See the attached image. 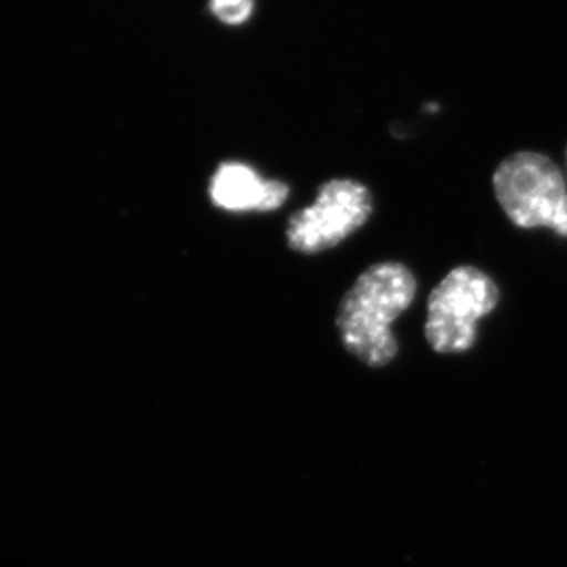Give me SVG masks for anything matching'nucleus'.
<instances>
[{
	"label": "nucleus",
	"instance_id": "2",
	"mask_svg": "<svg viewBox=\"0 0 567 567\" xmlns=\"http://www.w3.org/2000/svg\"><path fill=\"white\" fill-rule=\"evenodd\" d=\"M494 195L518 228H549L567 237V184L549 156L519 151L499 164Z\"/></svg>",
	"mask_w": 567,
	"mask_h": 567
},
{
	"label": "nucleus",
	"instance_id": "7",
	"mask_svg": "<svg viewBox=\"0 0 567 567\" xmlns=\"http://www.w3.org/2000/svg\"><path fill=\"white\" fill-rule=\"evenodd\" d=\"M566 162H567V150H566Z\"/></svg>",
	"mask_w": 567,
	"mask_h": 567
},
{
	"label": "nucleus",
	"instance_id": "3",
	"mask_svg": "<svg viewBox=\"0 0 567 567\" xmlns=\"http://www.w3.org/2000/svg\"><path fill=\"white\" fill-rule=\"evenodd\" d=\"M499 289L482 268L461 265L430 292L424 337L440 354H460L476 346L477 323L496 311Z\"/></svg>",
	"mask_w": 567,
	"mask_h": 567
},
{
	"label": "nucleus",
	"instance_id": "6",
	"mask_svg": "<svg viewBox=\"0 0 567 567\" xmlns=\"http://www.w3.org/2000/svg\"><path fill=\"white\" fill-rule=\"evenodd\" d=\"M209 10L225 24H243L252 16L254 0H209Z\"/></svg>",
	"mask_w": 567,
	"mask_h": 567
},
{
	"label": "nucleus",
	"instance_id": "4",
	"mask_svg": "<svg viewBox=\"0 0 567 567\" xmlns=\"http://www.w3.org/2000/svg\"><path fill=\"white\" fill-rule=\"evenodd\" d=\"M373 214V195L353 178H334L318 189L307 208L296 212L287 225V243L295 252H326L360 230Z\"/></svg>",
	"mask_w": 567,
	"mask_h": 567
},
{
	"label": "nucleus",
	"instance_id": "1",
	"mask_svg": "<svg viewBox=\"0 0 567 567\" xmlns=\"http://www.w3.org/2000/svg\"><path fill=\"white\" fill-rule=\"evenodd\" d=\"M417 279L402 262H377L360 274L338 307L337 329L349 354L370 368H385L399 354L391 326L412 307Z\"/></svg>",
	"mask_w": 567,
	"mask_h": 567
},
{
	"label": "nucleus",
	"instance_id": "5",
	"mask_svg": "<svg viewBox=\"0 0 567 567\" xmlns=\"http://www.w3.org/2000/svg\"><path fill=\"white\" fill-rule=\"evenodd\" d=\"M209 197L226 212H274L289 198V186L278 181H262L252 167L241 162H226L209 183Z\"/></svg>",
	"mask_w": 567,
	"mask_h": 567
}]
</instances>
